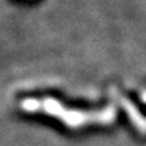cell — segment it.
I'll return each mask as SVG.
<instances>
[{"label": "cell", "mask_w": 146, "mask_h": 146, "mask_svg": "<svg viewBox=\"0 0 146 146\" xmlns=\"http://www.w3.org/2000/svg\"><path fill=\"white\" fill-rule=\"evenodd\" d=\"M119 101H121L122 106L125 108V111L128 112V116H129V119L132 121V123H133L141 132L146 133V118L145 116L132 105V102H131L129 99L119 97Z\"/></svg>", "instance_id": "2"}, {"label": "cell", "mask_w": 146, "mask_h": 146, "mask_svg": "<svg viewBox=\"0 0 146 146\" xmlns=\"http://www.w3.org/2000/svg\"><path fill=\"white\" fill-rule=\"evenodd\" d=\"M21 109H24L26 112L47 113L50 116L57 118L70 128H82L87 125H109L116 118V111L113 106H108L97 112H85V111L67 109L64 105H61L58 101L52 98L24 99L21 102Z\"/></svg>", "instance_id": "1"}]
</instances>
